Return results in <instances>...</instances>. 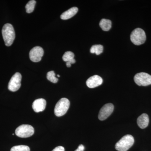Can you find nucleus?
<instances>
[{
    "mask_svg": "<svg viewBox=\"0 0 151 151\" xmlns=\"http://www.w3.org/2000/svg\"><path fill=\"white\" fill-rule=\"evenodd\" d=\"M66 65L67 67H70L71 66V64L68 62L66 63Z\"/></svg>",
    "mask_w": 151,
    "mask_h": 151,
    "instance_id": "nucleus-22",
    "label": "nucleus"
},
{
    "mask_svg": "<svg viewBox=\"0 0 151 151\" xmlns=\"http://www.w3.org/2000/svg\"><path fill=\"white\" fill-rule=\"evenodd\" d=\"M36 4V2L35 0L29 1L25 6L27 13L29 14L32 13L34 10Z\"/></svg>",
    "mask_w": 151,
    "mask_h": 151,
    "instance_id": "nucleus-17",
    "label": "nucleus"
},
{
    "mask_svg": "<svg viewBox=\"0 0 151 151\" xmlns=\"http://www.w3.org/2000/svg\"><path fill=\"white\" fill-rule=\"evenodd\" d=\"M34 129L29 125H22L19 126L15 130V134L20 138H28L34 134Z\"/></svg>",
    "mask_w": 151,
    "mask_h": 151,
    "instance_id": "nucleus-5",
    "label": "nucleus"
},
{
    "mask_svg": "<svg viewBox=\"0 0 151 151\" xmlns=\"http://www.w3.org/2000/svg\"><path fill=\"white\" fill-rule=\"evenodd\" d=\"M84 147L82 145H80L78 146V148L76 149L75 151H84Z\"/></svg>",
    "mask_w": 151,
    "mask_h": 151,
    "instance_id": "nucleus-21",
    "label": "nucleus"
},
{
    "mask_svg": "<svg viewBox=\"0 0 151 151\" xmlns=\"http://www.w3.org/2000/svg\"><path fill=\"white\" fill-rule=\"evenodd\" d=\"M103 47L101 45H93L90 49V52L92 53H95L97 55H99L103 52Z\"/></svg>",
    "mask_w": 151,
    "mask_h": 151,
    "instance_id": "nucleus-16",
    "label": "nucleus"
},
{
    "mask_svg": "<svg viewBox=\"0 0 151 151\" xmlns=\"http://www.w3.org/2000/svg\"><path fill=\"white\" fill-rule=\"evenodd\" d=\"M134 142V139L133 136L125 135L116 143L115 148L118 151H127L133 145Z\"/></svg>",
    "mask_w": 151,
    "mask_h": 151,
    "instance_id": "nucleus-2",
    "label": "nucleus"
},
{
    "mask_svg": "<svg viewBox=\"0 0 151 151\" xmlns=\"http://www.w3.org/2000/svg\"><path fill=\"white\" fill-rule=\"evenodd\" d=\"M74 54L73 52L71 51H67L63 55L62 58L63 61L70 63L71 64L75 63L76 60L74 59Z\"/></svg>",
    "mask_w": 151,
    "mask_h": 151,
    "instance_id": "nucleus-14",
    "label": "nucleus"
},
{
    "mask_svg": "<svg viewBox=\"0 0 151 151\" xmlns=\"http://www.w3.org/2000/svg\"><path fill=\"white\" fill-rule=\"evenodd\" d=\"M46 106V101L42 98L37 99L34 101L32 108L36 113L42 112L44 111Z\"/></svg>",
    "mask_w": 151,
    "mask_h": 151,
    "instance_id": "nucleus-11",
    "label": "nucleus"
},
{
    "mask_svg": "<svg viewBox=\"0 0 151 151\" xmlns=\"http://www.w3.org/2000/svg\"><path fill=\"white\" fill-rule=\"evenodd\" d=\"M100 27L104 31H108L111 29L112 22L110 20L103 19L100 21Z\"/></svg>",
    "mask_w": 151,
    "mask_h": 151,
    "instance_id": "nucleus-15",
    "label": "nucleus"
},
{
    "mask_svg": "<svg viewBox=\"0 0 151 151\" xmlns=\"http://www.w3.org/2000/svg\"><path fill=\"white\" fill-rule=\"evenodd\" d=\"M57 76H58V77H60V75H58H58H57Z\"/></svg>",
    "mask_w": 151,
    "mask_h": 151,
    "instance_id": "nucleus-23",
    "label": "nucleus"
},
{
    "mask_svg": "<svg viewBox=\"0 0 151 151\" xmlns=\"http://www.w3.org/2000/svg\"><path fill=\"white\" fill-rule=\"evenodd\" d=\"M44 55V50L42 47L36 46L32 49L30 51V59L34 62H38L42 59Z\"/></svg>",
    "mask_w": 151,
    "mask_h": 151,
    "instance_id": "nucleus-9",
    "label": "nucleus"
},
{
    "mask_svg": "<svg viewBox=\"0 0 151 151\" xmlns=\"http://www.w3.org/2000/svg\"><path fill=\"white\" fill-rule=\"evenodd\" d=\"M47 78L49 81L52 83H56L58 81V78L55 77V74L54 71H50L47 74Z\"/></svg>",
    "mask_w": 151,
    "mask_h": 151,
    "instance_id": "nucleus-18",
    "label": "nucleus"
},
{
    "mask_svg": "<svg viewBox=\"0 0 151 151\" xmlns=\"http://www.w3.org/2000/svg\"><path fill=\"white\" fill-rule=\"evenodd\" d=\"M137 123L141 129H144L147 127L149 123V118L147 114L143 113L139 116L137 120Z\"/></svg>",
    "mask_w": 151,
    "mask_h": 151,
    "instance_id": "nucleus-12",
    "label": "nucleus"
},
{
    "mask_svg": "<svg viewBox=\"0 0 151 151\" xmlns=\"http://www.w3.org/2000/svg\"><path fill=\"white\" fill-rule=\"evenodd\" d=\"M22 75L17 72L11 78L8 84V89L12 92H15L18 90L21 86Z\"/></svg>",
    "mask_w": 151,
    "mask_h": 151,
    "instance_id": "nucleus-7",
    "label": "nucleus"
},
{
    "mask_svg": "<svg viewBox=\"0 0 151 151\" xmlns=\"http://www.w3.org/2000/svg\"><path fill=\"white\" fill-rule=\"evenodd\" d=\"M114 110V105L112 103L105 104L100 109L98 119L100 121H104L110 116Z\"/></svg>",
    "mask_w": 151,
    "mask_h": 151,
    "instance_id": "nucleus-8",
    "label": "nucleus"
},
{
    "mask_svg": "<svg viewBox=\"0 0 151 151\" xmlns=\"http://www.w3.org/2000/svg\"><path fill=\"white\" fill-rule=\"evenodd\" d=\"M11 151H30V148L27 146H16L12 148Z\"/></svg>",
    "mask_w": 151,
    "mask_h": 151,
    "instance_id": "nucleus-19",
    "label": "nucleus"
},
{
    "mask_svg": "<svg viewBox=\"0 0 151 151\" xmlns=\"http://www.w3.org/2000/svg\"><path fill=\"white\" fill-rule=\"evenodd\" d=\"M2 34L6 46H10L15 38V33L13 26L10 24H6L3 27Z\"/></svg>",
    "mask_w": 151,
    "mask_h": 151,
    "instance_id": "nucleus-1",
    "label": "nucleus"
},
{
    "mask_svg": "<svg viewBox=\"0 0 151 151\" xmlns=\"http://www.w3.org/2000/svg\"><path fill=\"white\" fill-rule=\"evenodd\" d=\"M134 81L139 86H148L151 84V76L145 72L138 73L134 77Z\"/></svg>",
    "mask_w": 151,
    "mask_h": 151,
    "instance_id": "nucleus-6",
    "label": "nucleus"
},
{
    "mask_svg": "<svg viewBox=\"0 0 151 151\" xmlns=\"http://www.w3.org/2000/svg\"><path fill=\"white\" fill-rule=\"evenodd\" d=\"M70 106V101L65 98H61L58 101L54 109L55 116L60 117L65 115Z\"/></svg>",
    "mask_w": 151,
    "mask_h": 151,
    "instance_id": "nucleus-4",
    "label": "nucleus"
},
{
    "mask_svg": "<svg viewBox=\"0 0 151 151\" xmlns=\"http://www.w3.org/2000/svg\"><path fill=\"white\" fill-rule=\"evenodd\" d=\"M131 41L136 45L145 43L146 40L145 32L142 29L137 28L133 30L130 36Z\"/></svg>",
    "mask_w": 151,
    "mask_h": 151,
    "instance_id": "nucleus-3",
    "label": "nucleus"
},
{
    "mask_svg": "<svg viewBox=\"0 0 151 151\" xmlns=\"http://www.w3.org/2000/svg\"><path fill=\"white\" fill-rule=\"evenodd\" d=\"M52 151H65V149L62 146H58L55 147Z\"/></svg>",
    "mask_w": 151,
    "mask_h": 151,
    "instance_id": "nucleus-20",
    "label": "nucleus"
},
{
    "mask_svg": "<svg viewBox=\"0 0 151 151\" xmlns=\"http://www.w3.org/2000/svg\"><path fill=\"white\" fill-rule=\"evenodd\" d=\"M78 11V9L77 7H73L63 12L60 16V18L63 20L68 19L75 15Z\"/></svg>",
    "mask_w": 151,
    "mask_h": 151,
    "instance_id": "nucleus-13",
    "label": "nucleus"
},
{
    "mask_svg": "<svg viewBox=\"0 0 151 151\" xmlns=\"http://www.w3.org/2000/svg\"><path fill=\"white\" fill-rule=\"evenodd\" d=\"M103 82V79L100 76L98 75H94L87 79L86 84L89 88H94L101 85Z\"/></svg>",
    "mask_w": 151,
    "mask_h": 151,
    "instance_id": "nucleus-10",
    "label": "nucleus"
}]
</instances>
